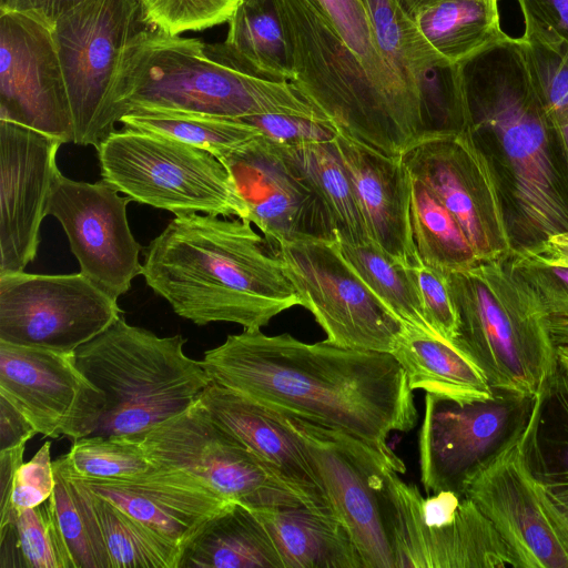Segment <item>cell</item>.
I'll return each instance as SVG.
<instances>
[{
	"mask_svg": "<svg viewBox=\"0 0 568 568\" xmlns=\"http://www.w3.org/2000/svg\"><path fill=\"white\" fill-rule=\"evenodd\" d=\"M458 320L454 343L494 389L536 396L558 365L549 316L507 258L447 274Z\"/></svg>",
	"mask_w": 568,
	"mask_h": 568,
	"instance_id": "cell-5",
	"label": "cell"
},
{
	"mask_svg": "<svg viewBox=\"0 0 568 568\" xmlns=\"http://www.w3.org/2000/svg\"><path fill=\"white\" fill-rule=\"evenodd\" d=\"M242 120L257 128L267 140L287 146L333 141L339 133L328 120L291 114H261Z\"/></svg>",
	"mask_w": 568,
	"mask_h": 568,
	"instance_id": "cell-46",
	"label": "cell"
},
{
	"mask_svg": "<svg viewBox=\"0 0 568 568\" xmlns=\"http://www.w3.org/2000/svg\"><path fill=\"white\" fill-rule=\"evenodd\" d=\"M372 22L379 50L405 87L420 99L428 112L430 130L432 105L446 65L433 52L396 0H363Z\"/></svg>",
	"mask_w": 568,
	"mask_h": 568,
	"instance_id": "cell-32",
	"label": "cell"
},
{
	"mask_svg": "<svg viewBox=\"0 0 568 568\" xmlns=\"http://www.w3.org/2000/svg\"><path fill=\"white\" fill-rule=\"evenodd\" d=\"M335 143L372 241L404 266H417L422 261L412 231V175L403 156L386 155L341 132Z\"/></svg>",
	"mask_w": 568,
	"mask_h": 568,
	"instance_id": "cell-25",
	"label": "cell"
},
{
	"mask_svg": "<svg viewBox=\"0 0 568 568\" xmlns=\"http://www.w3.org/2000/svg\"><path fill=\"white\" fill-rule=\"evenodd\" d=\"M412 231L420 261L449 274L480 262L463 229L439 199L412 176Z\"/></svg>",
	"mask_w": 568,
	"mask_h": 568,
	"instance_id": "cell-36",
	"label": "cell"
},
{
	"mask_svg": "<svg viewBox=\"0 0 568 568\" xmlns=\"http://www.w3.org/2000/svg\"><path fill=\"white\" fill-rule=\"evenodd\" d=\"M402 10L412 19L424 8L440 0H396Z\"/></svg>",
	"mask_w": 568,
	"mask_h": 568,
	"instance_id": "cell-55",
	"label": "cell"
},
{
	"mask_svg": "<svg viewBox=\"0 0 568 568\" xmlns=\"http://www.w3.org/2000/svg\"><path fill=\"white\" fill-rule=\"evenodd\" d=\"M283 568L264 525L233 501L211 518L183 550L179 568Z\"/></svg>",
	"mask_w": 568,
	"mask_h": 568,
	"instance_id": "cell-31",
	"label": "cell"
},
{
	"mask_svg": "<svg viewBox=\"0 0 568 568\" xmlns=\"http://www.w3.org/2000/svg\"><path fill=\"white\" fill-rule=\"evenodd\" d=\"M414 21L446 65H458L506 36L498 0H440L419 11Z\"/></svg>",
	"mask_w": 568,
	"mask_h": 568,
	"instance_id": "cell-33",
	"label": "cell"
},
{
	"mask_svg": "<svg viewBox=\"0 0 568 568\" xmlns=\"http://www.w3.org/2000/svg\"><path fill=\"white\" fill-rule=\"evenodd\" d=\"M392 354L404 368L409 387L458 403L488 399L494 388L479 367L442 337L404 326Z\"/></svg>",
	"mask_w": 568,
	"mask_h": 568,
	"instance_id": "cell-28",
	"label": "cell"
},
{
	"mask_svg": "<svg viewBox=\"0 0 568 568\" xmlns=\"http://www.w3.org/2000/svg\"><path fill=\"white\" fill-rule=\"evenodd\" d=\"M412 272L429 327L437 336L454 344L458 334V320L447 275L423 262L412 267Z\"/></svg>",
	"mask_w": 568,
	"mask_h": 568,
	"instance_id": "cell-45",
	"label": "cell"
},
{
	"mask_svg": "<svg viewBox=\"0 0 568 568\" xmlns=\"http://www.w3.org/2000/svg\"><path fill=\"white\" fill-rule=\"evenodd\" d=\"M131 201L104 180L79 182L59 171L47 206V215L62 225L80 272L115 300L142 274L143 247L126 217Z\"/></svg>",
	"mask_w": 568,
	"mask_h": 568,
	"instance_id": "cell-19",
	"label": "cell"
},
{
	"mask_svg": "<svg viewBox=\"0 0 568 568\" xmlns=\"http://www.w3.org/2000/svg\"><path fill=\"white\" fill-rule=\"evenodd\" d=\"M61 144L40 131L0 120V275L23 272L37 256Z\"/></svg>",
	"mask_w": 568,
	"mask_h": 568,
	"instance_id": "cell-21",
	"label": "cell"
},
{
	"mask_svg": "<svg viewBox=\"0 0 568 568\" xmlns=\"http://www.w3.org/2000/svg\"><path fill=\"white\" fill-rule=\"evenodd\" d=\"M523 435L468 480L465 495L496 528L517 568H568L527 468Z\"/></svg>",
	"mask_w": 568,
	"mask_h": 568,
	"instance_id": "cell-22",
	"label": "cell"
},
{
	"mask_svg": "<svg viewBox=\"0 0 568 568\" xmlns=\"http://www.w3.org/2000/svg\"><path fill=\"white\" fill-rule=\"evenodd\" d=\"M222 43L207 45L213 58L271 80L292 81V50L275 0H241Z\"/></svg>",
	"mask_w": 568,
	"mask_h": 568,
	"instance_id": "cell-29",
	"label": "cell"
},
{
	"mask_svg": "<svg viewBox=\"0 0 568 568\" xmlns=\"http://www.w3.org/2000/svg\"><path fill=\"white\" fill-rule=\"evenodd\" d=\"M368 72L427 134L428 113L384 59L363 0H310Z\"/></svg>",
	"mask_w": 568,
	"mask_h": 568,
	"instance_id": "cell-35",
	"label": "cell"
},
{
	"mask_svg": "<svg viewBox=\"0 0 568 568\" xmlns=\"http://www.w3.org/2000/svg\"><path fill=\"white\" fill-rule=\"evenodd\" d=\"M124 437L136 443L152 465L197 477L229 500L250 508L306 506L199 398L182 413Z\"/></svg>",
	"mask_w": 568,
	"mask_h": 568,
	"instance_id": "cell-12",
	"label": "cell"
},
{
	"mask_svg": "<svg viewBox=\"0 0 568 568\" xmlns=\"http://www.w3.org/2000/svg\"><path fill=\"white\" fill-rule=\"evenodd\" d=\"M102 180L132 201L172 212L247 219L230 173L210 152L124 128L97 149Z\"/></svg>",
	"mask_w": 568,
	"mask_h": 568,
	"instance_id": "cell-8",
	"label": "cell"
},
{
	"mask_svg": "<svg viewBox=\"0 0 568 568\" xmlns=\"http://www.w3.org/2000/svg\"><path fill=\"white\" fill-rule=\"evenodd\" d=\"M0 120L63 143L74 141L73 120L52 27L0 7Z\"/></svg>",
	"mask_w": 568,
	"mask_h": 568,
	"instance_id": "cell-17",
	"label": "cell"
},
{
	"mask_svg": "<svg viewBox=\"0 0 568 568\" xmlns=\"http://www.w3.org/2000/svg\"><path fill=\"white\" fill-rule=\"evenodd\" d=\"M50 450L51 443L45 442L29 462H23L17 469L12 483L10 508H33L50 498L55 486Z\"/></svg>",
	"mask_w": 568,
	"mask_h": 568,
	"instance_id": "cell-47",
	"label": "cell"
},
{
	"mask_svg": "<svg viewBox=\"0 0 568 568\" xmlns=\"http://www.w3.org/2000/svg\"><path fill=\"white\" fill-rule=\"evenodd\" d=\"M528 17L568 40V0H517Z\"/></svg>",
	"mask_w": 568,
	"mask_h": 568,
	"instance_id": "cell-49",
	"label": "cell"
},
{
	"mask_svg": "<svg viewBox=\"0 0 568 568\" xmlns=\"http://www.w3.org/2000/svg\"><path fill=\"white\" fill-rule=\"evenodd\" d=\"M524 22L521 49L568 168V40L529 18Z\"/></svg>",
	"mask_w": 568,
	"mask_h": 568,
	"instance_id": "cell-39",
	"label": "cell"
},
{
	"mask_svg": "<svg viewBox=\"0 0 568 568\" xmlns=\"http://www.w3.org/2000/svg\"><path fill=\"white\" fill-rule=\"evenodd\" d=\"M37 434L30 420L0 395V450L27 445Z\"/></svg>",
	"mask_w": 568,
	"mask_h": 568,
	"instance_id": "cell-48",
	"label": "cell"
},
{
	"mask_svg": "<svg viewBox=\"0 0 568 568\" xmlns=\"http://www.w3.org/2000/svg\"><path fill=\"white\" fill-rule=\"evenodd\" d=\"M389 468L385 491L396 568H517L509 548L466 495L442 490L423 497Z\"/></svg>",
	"mask_w": 568,
	"mask_h": 568,
	"instance_id": "cell-11",
	"label": "cell"
},
{
	"mask_svg": "<svg viewBox=\"0 0 568 568\" xmlns=\"http://www.w3.org/2000/svg\"><path fill=\"white\" fill-rule=\"evenodd\" d=\"M211 382L270 409L295 415L390 450L394 432H409L418 413L404 368L392 353L326 339L244 329L207 349Z\"/></svg>",
	"mask_w": 568,
	"mask_h": 568,
	"instance_id": "cell-1",
	"label": "cell"
},
{
	"mask_svg": "<svg viewBox=\"0 0 568 568\" xmlns=\"http://www.w3.org/2000/svg\"><path fill=\"white\" fill-rule=\"evenodd\" d=\"M64 456L70 470L83 478H120L152 466L142 448L124 436H83L73 440Z\"/></svg>",
	"mask_w": 568,
	"mask_h": 568,
	"instance_id": "cell-41",
	"label": "cell"
},
{
	"mask_svg": "<svg viewBox=\"0 0 568 568\" xmlns=\"http://www.w3.org/2000/svg\"><path fill=\"white\" fill-rule=\"evenodd\" d=\"M134 110L327 120L291 81L247 72L210 55L199 39L169 36L146 24L125 47L113 88L115 123Z\"/></svg>",
	"mask_w": 568,
	"mask_h": 568,
	"instance_id": "cell-4",
	"label": "cell"
},
{
	"mask_svg": "<svg viewBox=\"0 0 568 568\" xmlns=\"http://www.w3.org/2000/svg\"><path fill=\"white\" fill-rule=\"evenodd\" d=\"M120 123L203 149L215 158L262 134L242 119L160 110H134Z\"/></svg>",
	"mask_w": 568,
	"mask_h": 568,
	"instance_id": "cell-40",
	"label": "cell"
},
{
	"mask_svg": "<svg viewBox=\"0 0 568 568\" xmlns=\"http://www.w3.org/2000/svg\"><path fill=\"white\" fill-rule=\"evenodd\" d=\"M0 568H74L49 499L0 518Z\"/></svg>",
	"mask_w": 568,
	"mask_h": 568,
	"instance_id": "cell-37",
	"label": "cell"
},
{
	"mask_svg": "<svg viewBox=\"0 0 568 568\" xmlns=\"http://www.w3.org/2000/svg\"><path fill=\"white\" fill-rule=\"evenodd\" d=\"M338 247L371 291L404 324L436 335L429 327L410 267H406L375 242L351 244L337 239Z\"/></svg>",
	"mask_w": 568,
	"mask_h": 568,
	"instance_id": "cell-38",
	"label": "cell"
},
{
	"mask_svg": "<svg viewBox=\"0 0 568 568\" xmlns=\"http://www.w3.org/2000/svg\"><path fill=\"white\" fill-rule=\"evenodd\" d=\"M536 398L494 389L488 399L458 403L426 393L418 436L426 493L465 495L468 480L524 434Z\"/></svg>",
	"mask_w": 568,
	"mask_h": 568,
	"instance_id": "cell-13",
	"label": "cell"
},
{
	"mask_svg": "<svg viewBox=\"0 0 568 568\" xmlns=\"http://www.w3.org/2000/svg\"><path fill=\"white\" fill-rule=\"evenodd\" d=\"M456 219L479 261L515 252L494 172L468 129L429 134L403 155Z\"/></svg>",
	"mask_w": 568,
	"mask_h": 568,
	"instance_id": "cell-16",
	"label": "cell"
},
{
	"mask_svg": "<svg viewBox=\"0 0 568 568\" xmlns=\"http://www.w3.org/2000/svg\"><path fill=\"white\" fill-rule=\"evenodd\" d=\"M274 144L324 202L334 221L337 239L351 244L372 242L335 140L293 146Z\"/></svg>",
	"mask_w": 568,
	"mask_h": 568,
	"instance_id": "cell-34",
	"label": "cell"
},
{
	"mask_svg": "<svg viewBox=\"0 0 568 568\" xmlns=\"http://www.w3.org/2000/svg\"><path fill=\"white\" fill-rule=\"evenodd\" d=\"M264 525L283 568H364L344 524L306 506L251 508Z\"/></svg>",
	"mask_w": 568,
	"mask_h": 568,
	"instance_id": "cell-27",
	"label": "cell"
},
{
	"mask_svg": "<svg viewBox=\"0 0 568 568\" xmlns=\"http://www.w3.org/2000/svg\"><path fill=\"white\" fill-rule=\"evenodd\" d=\"M103 568H179L182 550L89 489L57 458Z\"/></svg>",
	"mask_w": 568,
	"mask_h": 568,
	"instance_id": "cell-26",
	"label": "cell"
},
{
	"mask_svg": "<svg viewBox=\"0 0 568 568\" xmlns=\"http://www.w3.org/2000/svg\"><path fill=\"white\" fill-rule=\"evenodd\" d=\"M534 483L541 508L568 557V507L555 500L535 480Z\"/></svg>",
	"mask_w": 568,
	"mask_h": 568,
	"instance_id": "cell-52",
	"label": "cell"
},
{
	"mask_svg": "<svg viewBox=\"0 0 568 568\" xmlns=\"http://www.w3.org/2000/svg\"><path fill=\"white\" fill-rule=\"evenodd\" d=\"M143 251L148 286L199 326L229 322L261 329L301 305L278 257L265 252L247 221L176 215Z\"/></svg>",
	"mask_w": 568,
	"mask_h": 568,
	"instance_id": "cell-3",
	"label": "cell"
},
{
	"mask_svg": "<svg viewBox=\"0 0 568 568\" xmlns=\"http://www.w3.org/2000/svg\"><path fill=\"white\" fill-rule=\"evenodd\" d=\"M0 395L51 438L93 434L105 408V395L80 371L74 352L2 341Z\"/></svg>",
	"mask_w": 568,
	"mask_h": 568,
	"instance_id": "cell-18",
	"label": "cell"
},
{
	"mask_svg": "<svg viewBox=\"0 0 568 568\" xmlns=\"http://www.w3.org/2000/svg\"><path fill=\"white\" fill-rule=\"evenodd\" d=\"M549 328L557 345H568V318L549 317Z\"/></svg>",
	"mask_w": 568,
	"mask_h": 568,
	"instance_id": "cell-54",
	"label": "cell"
},
{
	"mask_svg": "<svg viewBox=\"0 0 568 568\" xmlns=\"http://www.w3.org/2000/svg\"><path fill=\"white\" fill-rule=\"evenodd\" d=\"M142 23L140 0H83L52 26L73 120V143L98 149L115 131V78L125 47Z\"/></svg>",
	"mask_w": 568,
	"mask_h": 568,
	"instance_id": "cell-10",
	"label": "cell"
},
{
	"mask_svg": "<svg viewBox=\"0 0 568 568\" xmlns=\"http://www.w3.org/2000/svg\"><path fill=\"white\" fill-rule=\"evenodd\" d=\"M525 251L552 262L568 264V231L549 236L539 246Z\"/></svg>",
	"mask_w": 568,
	"mask_h": 568,
	"instance_id": "cell-53",
	"label": "cell"
},
{
	"mask_svg": "<svg viewBox=\"0 0 568 568\" xmlns=\"http://www.w3.org/2000/svg\"><path fill=\"white\" fill-rule=\"evenodd\" d=\"M118 300L81 272L0 275V341L74 352L120 316Z\"/></svg>",
	"mask_w": 568,
	"mask_h": 568,
	"instance_id": "cell-15",
	"label": "cell"
},
{
	"mask_svg": "<svg viewBox=\"0 0 568 568\" xmlns=\"http://www.w3.org/2000/svg\"><path fill=\"white\" fill-rule=\"evenodd\" d=\"M275 3L292 50L291 82L338 132L389 156L426 136L310 0Z\"/></svg>",
	"mask_w": 568,
	"mask_h": 568,
	"instance_id": "cell-6",
	"label": "cell"
},
{
	"mask_svg": "<svg viewBox=\"0 0 568 568\" xmlns=\"http://www.w3.org/2000/svg\"><path fill=\"white\" fill-rule=\"evenodd\" d=\"M284 274L338 346L392 353L404 324L371 291L342 255L337 240L277 243Z\"/></svg>",
	"mask_w": 568,
	"mask_h": 568,
	"instance_id": "cell-14",
	"label": "cell"
},
{
	"mask_svg": "<svg viewBox=\"0 0 568 568\" xmlns=\"http://www.w3.org/2000/svg\"><path fill=\"white\" fill-rule=\"evenodd\" d=\"M243 201L246 221L274 242L335 241L332 215L312 186L257 135L217 158Z\"/></svg>",
	"mask_w": 568,
	"mask_h": 568,
	"instance_id": "cell-20",
	"label": "cell"
},
{
	"mask_svg": "<svg viewBox=\"0 0 568 568\" xmlns=\"http://www.w3.org/2000/svg\"><path fill=\"white\" fill-rule=\"evenodd\" d=\"M558 364L568 371V345H557Z\"/></svg>",
	"mask_w": 568,
	"mask_h": 568,
	"instance_id": "cell-56",
	"label": "cell"
},
{
	"mask_svg": "<svg viewBox=\"0 0 568 568\" xmlns=\"http://www.w3.org/2000/svg\"><path fill=\"white\" fill-rule=\"evenodd\" d=\"M523 447L532 479L568 507V371L559 364L537 394Z\"/></svg>",
	"mask_w": 568,
	"mask_h": 568,
	"instance_id": "cell-30",
	"label": "cell"
},
{
	"mask_svg": "<svg viewBox=\"0 0 568 568\" xmlns=\"http://www.w3.org/2000/svg\"><path fill=\"white\" fill-rule=\"evenodd\" d=\"M7 0H1V3L6 2Z\"/></svg>",
	"mask_w": 568,
	"mask_h": 568,
	"instance_id": "cell-57",
	"label": "cell"
},
{
	"mask_svg": "<svg viewBox=\"0 0 568 568\" xmlns=\"http://www.w3.org/2000/svg\"><path fill=\"white\" fill-rule=\"evenodd\" d=\"M53 469L55 486L49 500L74 568H103L84 519L72 497L68 479L57 459L53 460Z\"/></svg>",
	"mask_w": 568,
	"mask_h": 568,
	"instance_id": "cell-43",
	"label": "cell"
},
{
	"mask_svg": "<svg viewBox=\"0 0 568 568\" xmlns=\"http://www.w3.org/2000/svg\"><path fill=\"white\" fill-rule=\"evenodd\" d=\"M199 399L211 416L294 490L306 507L339 520L301 440L274 410L214 382Z\"/></svg>",
	"mask_w": 568,
	"mask_h": 568,
	"instance_id": "cell-24",
	"label": "cell"
},
{
	"mask_svg": "<svg viewBox=\"0 0 568 568\" xmlns=\"http://www.w3.org/2000/svg\"><path fill=\"white\" fill-rule=\"evenodd\" d=\"M510 258L548 316L568 318V264L552 262L528 251L514 252Z\"/></svg>",
	"mask_w": 568,
	"mask_h": 568,
	"instance_id": "cell-44",
	"label": "cell"
},
{
	"mask_svg": "<svg viewBox=\"0 0 568 568\" xmlns=\"http://www.w3.org/2000/svg\"><path fill=\"white\" fill-rule=\"evenodd\" d=\"M241 0H140L143 23L169 36L229 22Z\"/></svg>",
	"mask_w": 568,
	"mask_h": 568,
	"instance_id": "cell-42",
	"label": "cell"
},
{
	"mask_svg": "<svg viewBox=\"0 0 568 568\" xmlns=\"http://www.w3.org/2000/svg\"><path fill=\"white\" fill-rule=\"evenodd\" d=\"M83 0H7L1 7L31 14L51 27L55 21L75 8Z\"/></svg>",
	"mask_w": 568,
	"mask_h": 568,
	"instance_id": "cell-50",
	"label": "cell"
},
{
	"mask_svg": "<svg viewBox=\"0 0 568 568\" xmlns=\"http://www.w3.org/2000/svg\"><path fill=\"white\" fill-rule=\"evenodd\" d=\"M24 449L26 445H21L11 449L0 450V518L10 509L12 483L17 469L23 463Z\"/></svg>",
	"mask_w": 568,
	"mask_h": 568,
	"instance_id": "cell-51",
	"label": "cell"
},
{
	"mask_svg": "<svg viewBox=\"0 0 568 568\" xmlns=\"http://www.w3.org/2000/svg\"><path fill=\"white\" fill-rule=\"evenodd\" d=\"M182 335L160 337L119 317L74 351L80 371L105 395L97 430L134 436L189 408L211 383ZM92 435V434H91Z\"/></svg>",
	"mask_w": 568,
	"mask_h": 568,
	"instance_id": "cell-7",
	"label": "cell"
},
{
	"mask_svg": "<svg viewBox=\"0 0 568 568\" xmlns=\"http://www.w3.org/2000/svg\"><path fill=\"white\" fill-rule=\"evenodd\" d=\"M74 476L182 554L197 531L233 503L200 478L170 467L152 465L146 471L110 479Z\"/></svg>",
	"mask_w": 568,
	"mask_h": 568,
	"instance_id": "cell-23",
	"label": "cell"
},
{
	"mask_svg": "<svg viewBox=\"0 0 568 568\" xmlns=\"http://www.w3.org/2000/svg\"><path fill=\"white\" fill-rule=\"evenodd\" d=\"M467 129L496 178L515 252L568 231V168L519 38L458 64Z\"/></svg>",
	"mask_w": 568,
	"mask_h": 568,
	"instance_id": "cell-2",
	"label": "cell"
},
{
	"mask_svg": "<svg viewBox=\"0 0 568 568\" xmlns=\"http://www.w3.org/2000/svg\"><path fill=\"white\" fill-rule=\"evenodd\" d=\"M275 413L301 440L364 568H396L385 476L389 468L405 473L403 460L338 429Z\"/></svg>",
	"mask_w": 568,
	"mask_h": 568,
	"instance_id": "cell-9",
	"label": "cell"
}]
</instances>
